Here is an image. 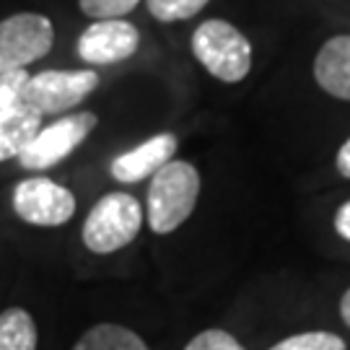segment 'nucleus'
Masks as SVG:
<instances>
[{
    "label": "nucleus",
    "instance_id": "13",
    "mask_svg": "<svg viewBox=\"0 0 350 350\" xmlns=\"http://www.w3.org/2000/svg\"><path fill=\"white\" fill-rule=\"evenodd\" d=\"M37 322L26 309L0 312V350H37Z\"/></svg>",
    "mask_w": 350,
    "mask_h": 350
},
{
    "label": "nucleus",
    "instance_id": "11",
    "mask_svg": "<svg viewBox=\"0 0 350 350\" xmlns=\"http://www.w3.org/2000/svg\"><path fill=\"white\" fill-rule=\"evenodd\" d=\"M42 130V114L29 107H16L0 117V161L18 159Z\"/></svg>",
    "mask_w": 350,
    "mask_h": 350
},
{
    "label": "nucleus",
    "instance_id": "4",
    "mask_svg": "<svg viewBox=\"0 0 350 350\" xmlns=\"http://www.w3.org/2000/svg\"><path fill=\"white\" fill-rule=\"evenodd\" d=\"M99 75L96 70H42L29 75L21 94V107H29L44 114H63L73 109L96 91Z\"/></svg>",
    "mask_w": 350,
    "mask_h": 350
},
{
    "label": "nucleus",
    "instance_id": "1",
    "mask_svg": "<svg viewBox=\"0 0 350 350\" xmlns=\"http://www.w3.org/2000/svg\"><path fill=\"white\" fill-rule=\"evenodd\" d=\"M200 198V174L189 161H172L150 176L146 221L153 234H172L187 221Z\"/></svg>",
    "mask_w": 350,
    "mask_h": 350
},
{
    "label": "nucleus",
    "instance_id": "12",
    "mask_svg": "<svg viewBox=\"0 0 350 350\" xmlns=\"http://www.w3.org/2000/svg\"><path fill=\"white\" fill-rule=\"evenodd\" d=\"M73 350H150L146 340L138 332L127 329L122 325H112V322H101L86 329Z\"/></svg>",
    "mask_w": 350,
    "mask_h": 350
},
{
    "label": "nucleus",
    "instance_id": "8",
    "mask_svg": "<svg viewBox=\"0 0 350 350\" xmlns=\"http://www.w3.org/2000/svg\"><path fill=\"white\" fill-rule=\"evenodd\" d=\"M140 31L125 18H104L91 21L78 37V55L88 65H114L125 63L138 52Z\"/></svg>",
    "mask_w": 350,
    "mask_h": 350
},
{
    "label": "nucleus",
    "instance_id": "9",
    "mask_svg": "<svg viewBox=\"0 0 350 350\" xmlns=\"http://www.w3.org/2000/svg\"><path fill=\"white\" fill-rule=\"evenodd\" d=\"M176 138L172 133H159L153 138L143 140L135 148L120 153L112 161V176L122 185H135L153 176L161 166L174 159Z\"/></svg>",
    "mask_w": 350,
    "mask_h": 350
},
{
    "label": "nucleus",
    "instance_id": "7",
    "mask_svg": "<svg viewBox=\"0 0 350 350\" xmlns=\"http://www.w3.org/2000/svg\"><path fill=\"white\" fill-rule=\"evenodd\" d=\"M11 202L21 221L31 226H44V228L63 226L75 215L73 192L47 176L21 179L13 189Z\"/></svg>",
    "mask_w": 350,
    "mask_h": 350
},
{
    "label": "nucleus",
    "instance_id": "17",
    "mask_svg": "<svg viewBox=\"0 0 350 350\" xmlns=\"http://www.w3.org/2000/svg\"><path fill=\"white\" fill-rule=\"evenodd\" d=\"M26 81H29L26 68L11 70V73H0V117L16 109V107H21V94H24Z\"/></svg>",
    "mask_w": 350,
    "mask_h": 350
},
{
    "label": "nucleus",
    "instance_id": "2",
    "mask_svg": "<svg viewBox=\"0 0 350 350\" xmlns=\"http://www.w3.org/2000/svg\"><path fill=\"white\" fill-rule=\"evenodd\" d=\"M195 60L218 81L239 83L252 70V44L234 24L224 18H208L192 31Z\"/></svg>",
    "mask_w": 350,
    "mask_h": 350
},
{
    "label": "nucleus",
    "instance_id": "16",
    "mask_svg": "<svg viewBox=\"0 0 350 350\" xmlns=\"http://www.w3.org/2000/svg\"><path fill=\"white\" fill-rule=\"evenodd\" d=\"M78 5L91 21H104V18H122L130 11H135L140 0H78Z\"/></svg>",
    "mask_w": 350,
    "mask_h": 350
},
{
    "label": "nucleus",
    "instance_id": "14",
    "mask_svg": "<svg viewBox=\"0 0 350 350\" xmlns=\"http://www.w3.org/2000/svg\"><path fill=\"white\" fill-rule=\"evenodd\" d=\"M208 3L211 0H146V8L156 21L172 24V21H187L192 16H198Z\"/></svg>",
    "mask_w": 350,
    "mask_h": 350
},
{
    "label": "nucleus",
    "instance_id": "18",
    "mask_svg": "<svg viewBox=\"0 0 350 350\" xmlns=\"http://www.w3.org/2000/svg\"><path fill=\"white\" fill-rule=\"evenodd\" d=\"M185 350H247L231 332L226 329H205L187 342Z\"/></svg>",
    "mask_w": 350,
    "mask_h": 350
},
{
    "label": "nucleus",
    "instance_id": "6",
    "mask_svg": "<svg viewBox=\"0 0 350 350\" xmlns=\"http://www.w3.org/2000/svg\"><path fill=\"white\" fill-rule=\"evenodd\" d=\"M94 112H75L68 117H60L57 122L42 127L34 140L26 146V150L18 156V163L26 172H44L60 161H65L96 127Z\"/></svg>",
    "mask_w": 350,
    "mask_h": 350
},
{
    "label": "nucleus",
    "instance_id": "21",
    "mask_svg": "<svg viewBox=\"0 0 350 350\" xmlns=\"http://www.w3.org/2000/svg\"><path fill=\"white\" fill-rule=\"evenodd\" d=\"M340 317H342V322L350 327V288L342 293V299H340Z\"/></svg>",
    "mask_w": 350,
    "mask_h": 350
},
{
    "label": "nucleus",
    "instance_id": "3",
    "mask_svg": "<svg viewBox=\"0 0 350 350\" xmlns=\"http://www.w3.org/2000/svg\"><path fill=\"white\" fill-rule=\"evenodd\" d=\"M146 213L140 202L127 192H109L104 195L83 221V244L94 254H112L133 244L143 228Z\"/></svg>",
    "mask_w": 350,
    "mask_h": 350
},
{
    "label": "nucleus",
    "instance_id": "5",
    "mask_svg": "<svg viewBox=\"0 0 350 350\" xmlns=\"http://www.w3.org/2000/svg\"><path fill=\"white\" fill-rule=\"evenodd\" d=\"M55 26L42 13H16L0 21V73L21 70L52 50Z\"/></svg>",
    "mask_w": 350,
    "mask_h": 350
},
{
    "label": "nucleus",
    "instance_id": "20",
    "mask_svg": "<svg viewBox=\"0 0 350 350\" xmlns=\"http://www.w3.org/2000/svg\"><path fill=\"white\" fill-rule=\"evenodd\" d=\"M335 163H338V172L345 179H350V138L340 146V150H338V159H335Z\"/></svg>",
    "mask_w": 350,
    "mask_h": 350
},
{
    "label": "nucleus",
    "instance_id": "19",
    "mask_svg": "<svg viewBox=\"0 0 350 350\" xmlns=\"http://www.w3.org/2000/svg\"><path fill=\"white\" fill-rule=\"evenodd\" d=\"M335 231H338L345 241H350V200L342 202L338 208V213H335Z\"/></svg>",
    "mask_w": 350,
    "mask_h": 350
},
{
    "label": "nucleus",
    "instance_id": "15",
    "mask_svg": "<svg viewBox=\"0 0 350 350\" xmlns=\"http://www.w3.org/2000/svg\"><path fill=\"white\" fill-rule=\"evenodd\" d=\"M270 350H348V345L335 332L314 329V332H299V335L280 340Z\"/></svg>",
    "mask_w": 350,
    "mask_h": 350
},
{
    "label": "nucleus",
    "instance_id": "10",
    "mask_svg": "<svg viewBox=\"0 0 350 350\" xmlns=\"http://www.w3.org/2000/svg\"><path fill=\"white\" fill-rule=\"evenodd\" d=\"M314 81L329 96L350 101V34H338L319 47L314 57Z\"/></svg>",
    "mask_w": 350,
    "mask_h": 350
}]
</instances>
